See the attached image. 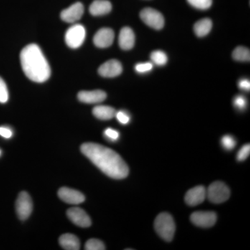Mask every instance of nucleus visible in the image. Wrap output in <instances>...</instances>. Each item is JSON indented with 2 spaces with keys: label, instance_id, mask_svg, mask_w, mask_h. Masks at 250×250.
Listing matches in <instances>:
<instances>
[{
  "label": "nucleus",
  "instance_id": "f257e3e1",
  "mask_svg": "<svg viewBox=\"0 0 250 250\" xmlns=\"http://www.w3.org/2000/svg\"><path fill=\"white\" fill-rule=\"evenodd\" d=\"M83 155L100 170L113 179H123L129 174V167L118 153L110 148L94 143L81 146Z\"/></svg>",
  "mask_w": 250,
  "mask_h": 250
},
{
  "label": "nucleus",
  "instance_id": "bb28decb",
  "mask_svg": "<svg viewBox=\"0 0 250 250\" xmlns=\"http://www.w3.org/2000/svg\"><path fill=\"white\" fill-rule=\"evenodd\" d=\"M250 144L245 145L241 148L238 151V154H237V160L239 161H243L246 160L247 158L250 155Z\"/></svg>",
  "mask_w": 250,
  "mask_h": 250
},
{
  "label": "nucleus",
  "instance_id": "1a4fd4ad",
  "mask_svg": "<svg viewBox=\"0 0 250 250\" xmlns=\"http://www.w3.org/2000/svg\"><path fill=\"white\" fill-rule=\"evenodd\" d=\"M67 218L70 221L80 228H89L91 225V220L89 215L82 208L75 207L67 210Z\"/></svg>",
  "mask_w": 250,
  "mask_h": 250
},
{
  "label": "nucleus",
  "instance_id": "a211bd4d",
  "mask_svg": "<svg viewBox=\"0 0 250 250\" xmlns=\"http://www.w3.org/2000/svg\"><path fill=\"white\" fill-rule=\"evenodd\" d=\"M59 244L64 250H79L80 249V241L75 235L65 233L59 238Z\"/></svg>",
  "mask_w": 250,
  "mask_h": 250
},
{
  "label": "nucleus",
  "instance_id": "7c9ffc66",
  "mask_svg": "<svg viewBox=\"0 0 250 250\" xmlns=\"http://www.w3.org/2000/svg\"><path fill=\"white\" fill-rule=\"evenodd\" d=\"M153 67V64L152 62H145V63H139L136 65V72H139V73H144V72H147L150 71Z\"/></svg>",
  "mask_w": 250,
  "mask_h": 250
},
{
  "label": "nucleus",
  "instance_id": "dca6fc26",
  "mask_svg": "<svg viewBox=\"0 0 250 250\" xmlns=\"http://www.w3.org/2000/svg\"><path fill=\"white\" fill-rule=\"evenodd\" d=\"M118 42L123 50H129L133 48L135 44V34L131 28L124 27L121 29Z\"/></svg>",
  "mask_w": 250,
  "mask_h": 250
},
{
  "label": "nucleus",
  "instance_id": "39448f33",
  "mask_svg": "<svg viewBox=\"0 0 250 250\" xmlns=\"http://www.w3.org/2000/svg\"><path fill=\"white\" fill-rule=\"evenodd\" d=\"M85 38V29L82 24H76L67 29L65 33V40L67 45L70 48L76 49L83 44Z\"/></svg>",
  "mask_w": 250,
  "mask_h": 250
},
{
  "label": "nucleus",
  "instance_id": "393cba45",
  "mask_svg": "<svg viewBox=\"0 0 250 250\" xmlns=\"http://www.w3.org/2000/svg\"><path fill=\"white\" fill-rule=\"evenodd\" d=\"M221 143L222 146L225 149L231 150L236 146V141L233 136H230V135H226V136H224L222 138Z\"/></svg>",
  "mask_w": 250,
  "mask_h": 250
},
{
  "label": "nucleus",
  "instance_id": "4468645a",
  "mask_svg": "<svg viewBox=\"0 0 250 250\" xmlns=\"http://www.w3.org/2000/svg\"><path fill=\"white\" fill-rule=\"evenodd\" d=\"M207 197V190L203 186H198L189 190L185 195V201L187 205L195 207L205 201Z\"/></svg>",
  "mask_w": 250,
  "mask_h": 250
},
{
  "label": "nucleus",
  "instance_id": "72a5a7b5",
  "mask_svg": "<svg viewBox=\"0 0 250 250\" xmlns=\"http://www.w3.org/2000/svg\"><path fill=\"white\" fill-rule=\"evenodd\" d=\"M0 155H1V151H0Z\"/></svg>",
  "mask_w": 250,
  "mask_h": 250
},
{
  "label": "nucleus",
  "instance_id": "cd10ccee",
  "mask_svg": "<svg viewBox=\"0 0 250 250\" xmlns=\"http://www.w3.org/2000/svg\"><path fill=\"white\" fill-rule=\"evenodd\" d=\"M105 137L106 139L110 141H118L120 137V134L116 130L111 129V128H108L104 131Z\"/></svg>",
  "mask_w": 250,
  "mask_h": 250
},
{
  "label": "nucleus",
  "instance_id": "aec40b11",
  "mask_svg": "<svg viewBox=\"0 0 250 250\" xmlns=\"http://www.w3.org/2000/svg\"><path fill=\"white\" fill-rule=\"evenodd\" d=\"M213 23L209 18H204L195 23L194 31L198 37L207 36L212 29Z\"/></svg>",
  "mask_w": 250,
  "mask_h": 250
},
{
  "label": "nucleus",
  "instance_id": "b1692460",
  "mask_svg": "<svg viewBox=\"0 0 250 250\" xmlns=\"http://www.w3.org/2000/svg\"><path fill=\"white\" fill-rule=\"evenodd\" d=\"M189 4L196 9H208L212 5V0H187Z\"/></svg>",
  "mask_w": 250,
  "mask_h": 250
},
{
  "label": "nucleus",
  "instance_id": "0eeeda50",
  "mask_svg": "<svg viewBox=\"0 0 250 250\" xmlns=\"http://www.w3.org/2000/svg\"><path fill=\"white\" fill-rule=\"evenodd\" d=\"M16 209L18 218L21 220H27L33 210V202L30 195L22 191L18 195L16 203Z\"/></svg>",
  "mask_w": 250,
  "mask_h": 250
},
{
  "label": "nucleus",
  "instance_id": "c756f323",
  "mask_svg": "<svg viewBox=\"0 0 250 250\" xmlns=\"http://www.w3.org/2000/svg\"><path fill=\"white\" fill-rule=\"evenodd\" d=\"M116 117L117 120L123 125H126L129 123L130 116L128 113L124 111L116 112Z\"/></svg>",
  "mask_w": 250,
  "mask_h": 250
},
{
  "label": "nucleus",
  "instance_id": "9b49d317",
  "mask_svg": "<svg viewBox=\"0 0 250 250\" xmlns=\"http://www.w3.org/2000/svg\"><path fill=\"white\" fill-rule=\"evenodd\" d=\"M83 11L84 8L83 4L81 2H76L67 9L63 10L61 14V18L65 22H76L83 16Z\"/></svg>",
  "mask_w": 250,
  "mask_h": 250
},
{
  "label": "nucleus",
  "instance_id": "9d476101",
  "mask_svg": "<svg viewBox=\"0 0 250 250\" xmlns=\"http://www.w3.org/2000/svg\"><path fill=\"white\" fill-rule=\"evenodd\" d=\"M58 195L62 201L70 205H80L85 200L84 195L82 192L66 187L59 189Z\"/></svg>",
  "mask_w": 250,
  "mask_h": 250
},
{
  "label": "nucleus",
  "instance_id": "a878e982",
  "mask_svg": "<svg viewBox=\"0 0 250 250\" xmlns=\"http://www.w3.org/2000/svg\"><path fill=\"white\" fill-rule=\"evenodd\" d=\"M9 100V91L7 86L2 78L0 77V103H7Z\"/></svg>",
  "mask_w": 250,
  "mask_h": 250
},
{
  "label": "nucleus",
  "instance_id": "5701e85b",
  "mask_svg": "<svg viewBox=\"0 0 250 250\" xmlns=\"http://www.w3.org/2000/svg\"><path fill=\"white\" fill-rule=\"evenodd\" d=\"M85 250H106L103 242L98 239L88 240L85 245Z\"/></svg>",
  "mask_w": 250,
  "mask_h": 250
},
{
  "label": "nucleus",
  "instance_id": "7ed1b4c3",
  "mask_svg": "<svg viewBox=\"0 0 250 250\" xmlns=\"http://www.w3.org/2000/svg\"><path fill=\"white\" fill-rule=\"evenodd\" d=\"M156 232L165 241L170 242L175 233V223L172 215L167 213H160L154 222Z\"/></svg>",
  "mask_w": 250,
  "mask_h": 250
},
{
  "label": "nucleus",
  "instance_id": "6e6552de",
  "mask_svg": "<svg viewBox=\"0 0 250 250\" xmlns=\"http://www.w3.org/2000/svg\"><path fill=\"white\" fill-rule=\"evenodd\" d=\"M194 225L200 228H210L216 223L217 215L212 211H197L190 215Z\"/></svg>",
  "mask_w": 250,
  "mask_h": 250
},
{
  "label": "nucleus",
  "instance_id": "412c9836",
  "mask_svg": "<svg viewBox=\"0 0 250 250\" xmlns=\"http://www.w3.org/2000/svg\"><path fill=\"white\" fill-rule=\"evenodd\" d=\"M232 56L233 58L238 62H250V49L240 46L233 50Z\"/></svg>",
  "mask_w": 250,
  "mask_h": 250
},
{
  "label": "nucleus",
  "instance_id": "f8f14e48",
  "mask_svg": "<svg viewBox=\"0 0 250 250\" xmlns=\"http://www.w3.org/2000/svg\"><path fill=\"white\" fill-rule=\"evenodd\" d=\"M114 37V32L111 29L103 28L100 29L94 36V44L100 48H106L113 44Z\"/></svg>",
  "mask_w": 250,
  "mask_h": 250
},
{
  "label": "nucleus",
  "instance_id": "423d86ee",
  "mask_svg": "<svg viewBox=\"0 0 250 250\" xmlns=\"http://www.w3.org/2000/svg\"><path fill=\"white\" fill-rule=\"evenodd\" d=\"M140 16L143 22L153 29L159 30L164 27L165 22L164 16L155 9L146 8L141 11Z\"/></svg>",
  "mask_w": 250,
  "mask_h": 250
},
{
  "label": "nucleus",
  "instance_id": "c85d7f7f",
  "mask_svg": "<svg viewBox=\"0 0 250 250\" xmlns=\"http://www.w3.org/2000/svg\"><path fill=\"white\" fill-rule=\"evenodd\" d=\"M234 106L236 108L239 110H243L246 108L247 106V100L243 95H238L234 99L233 101Z\"/></svg>",
  "mask_w": 250,
  "mask_h": 250
},
{
  "label": "nucleus",
  "instance_id": "2f4dec72",
  "mask_svg": "<svg viewBox=\"0 0 250 250\" xmlns=\"http://www.w3.org/2000/svg\"><path fill=\"white\" fill-rule=\"evenodd\" d=\"M0 136L5 139H10L13 136L12 130L6 126H0Z\"/></svg>",
  "mask_w": 250,
  "mask_h": 250
},
{
  "label": "nucleus",
  "instance_id": "473e14b6",
  "mask_svg": "<svg viewBox=\"0 0 250 250\" xmlns=\"http://www.w3.org/2000/svg\"><path fill=\"white\" fill-rule=\"evenodd\" d=\"M238 86L242 90H246V91H249L250 89V80H247V79H243L240 81L238 83Z\"/></svg>",
  "mask_w": 250,
  "mask_h": 250
},
{
  "label": "nucleus",
  "instance_id": "2eb2a0df",
  "mask_svg": "<svg viewBox=\"0 0 250 250\" xmlns=\"http://www.w3.org/2000/svg\"><path fill=\"white\" fill-rule=\"evenodd\" d=\"M106 93L101 90H92V91H81L78 93L77 98L82 103L85 104H98L103 103L106 98Z\"/></svg>",
  "mask_w": 250,
  "mask_h": 250
},
{
  "label": "nucleus",
  "instance_id": "ddd939ff",
  "mask_svg": "<svg viewBox=\"0 0 250 250\" xmlns=\"http://www.w3.org/2000/svg\"><path fill=\"white\" fill-rule=\"evenodd\" d=\"M123 72V66L121 62L112 59L103 64L98 69V72L101 76L104 77H116L121 75Z\"/></svg>",
  "mask_w": 250,
  "mask_h": 250
},
{
  "label": "nucleus",
  "instance_id": "6ab92c4d",
  "mask_svg": "<svg viewBox=\"0 0 250 250\" xmlns=\"http://www.w3.org/2000/svg\"><path fill=\"white\" fill-rule=\"evenodd\" d=\"M93 113L100 120L107 121L116 116V111L113 107L108 106H97L93 108Z\"/></svg>",
  "mask_w": 250,
  "mask_h": 250
},
{
  "label": "nucleus",
  "instance_id": "f3484780",
  "mask_svg": "<svg viewBox=\"0 0 250 250\" xmlns=\"http://www.w3.org/2000/svg\"><path fill=\"white\" fill-rule=\"evenodd\" d=\"M112 5L108 0H95L90 6V14L94 16H104L111 12Z\"/></svg>",
  "mask_w": 250,
  "mask_h": 250
},
{
  "label": "nucleus",
  "instance_id": "f03ea898",
  "mask_svg": "<svg viewBox=\"0 0 250 250\" xmlns=\"http://www.w3.org/2000/svg\"><path fill=\"white\" fill-rule=\"evenodd\" d=\"M23 71L29 80L42 83L48 80L51 69L40 47L36 44L28 45L21 53Z\"/></svg>",
  "mask_w": 250,
  "mask_h": 250
},
{
  "label": "nucleus",
  "instance_id": "20e7f679",
  "mask_svg": "<svg viewBox=\"0 0 250 250\" xmlns=\"http://www.w3.org/2000/svg\"><path fill=\"white\" fill-rule=\"evenodd\" d=\"M207 196L212 203H223L229 198L230 190L223 182H215L210 184L207 190Z\"/></svg>",
  "mask_w": 250,
  "mask_h": 250
},
{
  "label": "nucleus",
  "instance_id": "4be33fe9",
  "mask_svg": "<svg viewBox=\"0 0 250 250\" xmlns=\"http://www.w3.org/2000/svg\"><path fill=\"white\" fill-rule=\"evenodd\" d=\"M151 59L157 65H164L167 62V57L165 52L161 50L154 51L151 54Z\"/></svg>",
  "mask_w": 250,
  "mask_h": 250
}]
</instances>
